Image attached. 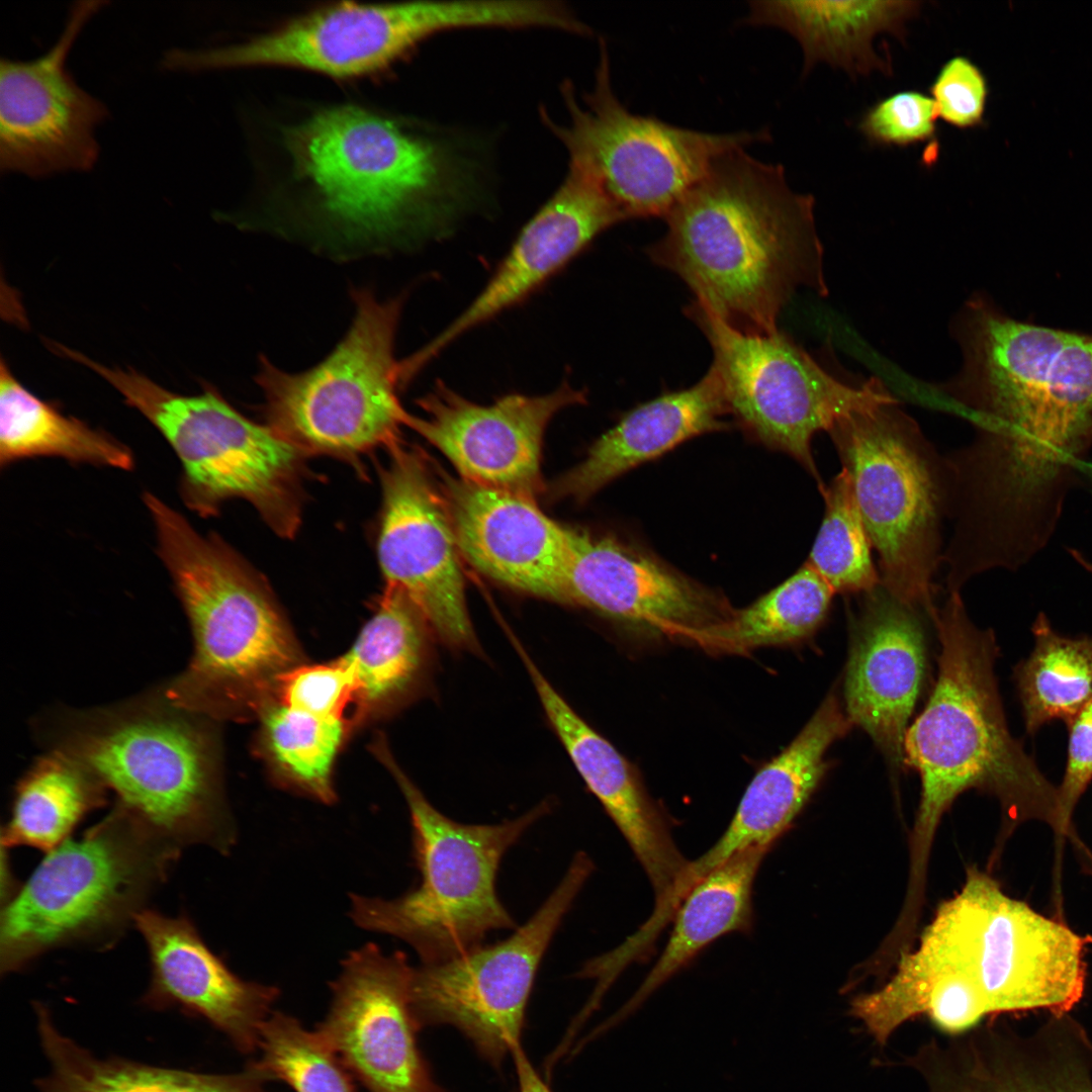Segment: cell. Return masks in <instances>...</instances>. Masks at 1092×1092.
I'll list each match as a JSON object with an SVG mask.
<instances>
[{"instance_id":"6da1fadb","label":"cell","mask_w":1092,"mask_h":1092,"mask_svg":"<svg viewBox=\"0 0 1092 1092\" xmlns=\"http://www.w3.org/2000/svg\"><path fill=\"white\" fill-rule=\"evenodd\" d=\"M952 334L962 367L934 389L974 427L944 456L953 527L985 551L1034 555L1092 445V334L1014 320L981 296Z\"/></svg>"},{"instance_id":"7a4b0ae2","label":"cell","mask_w":1092,"mask_h":1092,"mask_svg":"<svg viewBox=\"0 0 1092 1092\" xmlns=\"http://www.w3.org/2000/svg\"><path fill=\"white\" fill-rule=\"evenodd\" d=\"M814 203L790 188L782 165L734 149L664 217L647 255L728 326L774 334L798 289L828 292Z\"/></svg>"},{"instance_id":"3957f363","label":"cell","mask_w":1092,"mask_h":1092,"mask_svg":"<svg viewBox=\"0 0 1092 1092\" xmlns=\"http://www.w3.org/2000/svg\"><path fill=\"white\" fill-rule=\"evenodd\" d=\"M299 217L338 256L381 253L430 230L452 196L444 149L404 122L352 105L283 130Z\"/></svg>"},{"instance_id":"277c9868","label":"cell","mask_w":1092,"mask_h":1092,"mask_svg":"<svg viewBox=\"0 0 1092 1092\" xmlns=\"http://www.w3.org/2000/svg\"><path fill=\"white\" fill-rule=\"evenodd\" d=\"M940 642L936 685L907 729L904 756L921 778L912 875L920 877L942 813L969 789L995 796L1007 833L1038 820L1059 835L1058 788L1041 772L1006 721L995 674L991 630L977 628L960 592L931 617Z\"/></svg>"},{"instance_id":"5b68a950","label":"cell","mask_w":1092,"mask_h":1092,"mask_svg":"<svg viewBox=\"0 0 1092 1092\" xmlns=\"http://www.w3.org/2000/svg\"><path fill=\"white\" fill-rule=\"evenodd\" d=\"M158 552L189 620L194 648L162 692L208 720L258 719L278 701L282 676L303 663L298 643L265 581L214 535L199 534L146 492Z\"/></svg>"},{"instance_id":"8992f818","label":"cell","mask_w":1092,"mask_h":1092,"mask_svg":"<svg viewBox=\"0 0 1092 1092\" xmlns=\"http://www.w3.org/2000/svg\"><path fill=\"white\" fill-rule=\"evenodd\" d=\"M208 719L176 707L162 689L121 704L62 710L39 735L92 769L120 803L180 848L220 853L237 840Z\"/></svg>"},{"instance_id":"52a82bcc","label":"cell","mask_w":1092,"mask_h":1092,"mask_svg":"<svg viewBox=\"0 0 1092 1092\" xmlns=\"http://www.w3.org/2000/svg\"><path fill=\"white\" fill-rule=\"evenodd\" d=\"M182 848L118 802L79 839L48 852L0 919V971L56 948L108 946L167 879Z\"/></svg>"},{"instance_id":"ba28073f","label":"cell","mask_w":1092,"mask_h":1092,"mask_svg":"<svg viewBox=\"0 0 1092 1092\" xmlns=\"http://www.w3.org/2000/svg\"><path fill=\"white\" fill-rule=\"evenodd\" d=\"M372 751L395 780L412 823L420 880L394 899L352 894L350 916L363 929L402 939L422 964L441 963L482 945L494 930L516 926L496 893L507 850L551 809L543 801L497 824H464L437 810L401 769L384 738Z\"/></svg>"},{"instance_id":"9c48e42d","label":"cell","mask_w":1092,"mask_h":1092,"mask_svg":"<svg viewBox=\"0 0 1092 1092\" xmlns=\"http://www.w3.org/2000/svg\"><path fill=\"white\" fill-rule=\"evenodd\" d=\"M348 332L315 366L287 372L260 359L255 380L269 427L301 453L356 456L399 443L408 413L398 390L405 383L395 339L404 299L380 300L367 288L352 291Z\"/></svg>"},{"instance_id":"30bf717a","label":"cell","mask_w":1092,"mask_h":1092,"mask_svg":"<svg viewBox=\"0 0 1092 1092\" xmlns=\"http://www.w3.org/2000/svg\"><path fill=\"white\" fill-rule=\"evenodd\" d=\"M828 434L878 553L881 586L931 618L946 517L943 457L898 403L850 415Z\"/></svg>"},{"instance_id":"8fae6325","label":"cell","mask_w":1092,"mask_h":1092,"mask_svg":"<svg viewBox=\"0 0 1092 1092\" xmlns=\"http://www.w3.org/2000/svg\"><path fill=\"white\" fill-rule=\"evenodd\" d=\"M76 361L106 380L168 441L181 462L182 494L192 510L210 515L222 502L243 498L275 533L296 532L303 453L245 418L211 386L180 394L131 368L104 366L84 354Z\"/></svg>"},{"instance_id":"7c38bea8","label":"cell","mask_w":1092,"mask_h":1092,"mask_svg":"<svg viewBox=\"0 0 1092 1092\" xmlns=\"http://www.w3.org/2000/svg\"><path fill=\"white\" fill-rule=\"evenodd\" d=\"M706 336L728 415L751 440L788 454L825 486L812 454V439L855 413L898 403L875 377L854 386L823 369L780 331L746 334L694 300L685 308Z\"/></svg>"},{"instance_id":"4fadbf2b","label":"cell","mask_w":1092,"mask_h":1092,"mask_svg":"<svg viewBox=\"0 0 1092 1092\" xmlns=\"http://www.w3.org/2000/svg\"><path fill=\"white\" fill-rule=\"evenodd\" d=\"M600 57L595 87L582 106L572 87L565 83L562 88L566 124L541 113L569 163L585 170L627 219L664 218L718 157L770 138L766 129L712 133L635 114L612 89L604 43Z\"/></svg>"},{"instance_id":"5bb4252c","label":"cell","mask_w":1092,"mask_h":1092,"mask_svg":"<svg viewBox=\"0 0 1092 1092\" xmlns=\"http://www.w3.org/2000/svg\"><path fill=\"white\" fill-rule=\"evenodd\" d=\"M507 16L499 1L341 2L241 42L186 50L181 66L188 72L284 67L356 79L388 70L436 33L502 27Z\"/></svg>"},{"instance_id":"9a60e30c","label":"cell","mask_w":1092,"mask_h":1092,"mask_svg":"<svg viewBox=\"0 0 1092 1092\" xmlns=\"http://www.w3.org/2000/svg\"><path fill=\"white\" fill-rule=\"evenodd\" d=\"M580 851L554 891L507 939L412 971L410 998L419 1024H450L492 1065L520 1046L528 1000L544 953L590 876Z\"/></svg>"},{"instance_id":"2e32d148","label":"cell","mask_w":1092,"mask_h":1092,"mask_svg":"<svg viewBox=\"0 0 1092 1092\" xmlns=\"http://www.w3.org/2000/svg\"><path fill=\"white\" fill-rule=\"evenodd\" d=\"M389 449L390 460L381 469L377 541L386 584L413 601L443 644L478 654L461 553L439 483L420 452L399 443Z\"/></svg>"},{"instance_id":"e0dca14e","label":"cell","mask_w":1092,"mask_h":1092,"mask_svg":"<svg viewBox=\"0 0 1092 1092\" xmlns=\"http://www.w3.org/2000/svg\"><path fill=\"white\" fill-rule=\"evenodd\" d=\"M961 892L982 961L989 1016L1033 1010L1063 1016L1079 1002L1091 936L1007 896L981 872L970 871Z\"/></svg>"},{"instance_id":"ac0fdd59","label":"cell","mask_w":1092,"mask_h":1092,"mask_svg":"<svg viewBox=\"0 0 1092 1092\" xmlns=\"http://www.w3.org/2000/svg\"><path fill=\"white\" fill-rule=\"evenodd\" d=\"M105 4L78 2L63 32L42 56L0 63V169L38 178L87 171L98 157L95 129L106 106L83 90L66 68L87 21Z\"/></svg>"},{"instance_id":"d6986e66","label":"cell","mask_w":1092,"mask_h":1092,"mask_svg":"<svg viewBox=\"0 0 1092 1092\" xmlns=\"http://www.w3.org/2000/svg\"><path fill=\"white\" fill-rule=\"evenodd\" d=\"M560 603L584 608L630 632L687 643L736 612L720 590L641 544L575 530Z\"/></svg>"},{"instance_id":"ffe728a7","label":"cell","mask_w":1092,"mask_h":1092,"mask_svg":"<svg viewBox=\"0 0 1092 1092\" xmlns=\"http://www.w3.org/2000/svg\"><path fill=\"white\" fill-rule=\"evenodd\" d=\"M413 967L400 951L367 943L343 961L317 1033L369 1092H443L417 1044Z\"/></svg>"},{"instance_id":"44dd1931","label":"cell","mask_w":1092,"mask_h":1092,"mask_svg":"<svg viewBox=\"0 0 1092 1092\" xmlns=\"http://www.w3.org/2000/svg\"><path fill=\"white\" fill-rule=\"evenodd\" d=\"M585 397L563 382L545 394L511 393L480 404L438 381L418 401L423 415L408 414L405 426L443 453L460 477L535 498L543 485L546 428L559 412L584 403Z\"/></svg>"},{"instance_id":"7402d4cb","label":"cell","mask_w":1092,"mask_h":1092,"mask_svg":"<svg viewBox=\"0 0 1092 1092\" xmlns=\"http://www.w3.org/2000/svg\"><path fill=\"white\" fill-rule=\"evenodd\" d=\"M439 477L461 556L507 587L560 603L574 531L533 497L443 471Z\"/></svg>"},{"instance_id":"603a6c76","label":"cell","mask_w":1092,"mask_h":1092,"mask_svg":"<svg viewBox=\"0 0 1092 1092\" xmlns=\"http://www.w3.org/2000/svg\"><path fill=\"white\" fill-rule=\"evenodd\" d=\"M625 219L595 179L569 163L563 182L521 230L483 289L412 356L414 365L421 370L467 331L523 301L600 234Z\"/></svg>"},{"instance_id":"cb8c5ba5","label":"cell","mask_w":1092,"mask_h":1092,"mask_svg":"<svg viewBox=\"0 0 1092 1092\" xmlns=\"http://www.w3.org/2000/svg\"><path fill=\"white\" fill-rule=\"evenodd\" d=\"M551 727L576 770L618 827L644 869L659 902L689 860L636 768L568 704L517 637L511 639Z\"/></svg>"},{"instance_id":"d4e9b609","label":"cell","mask_w":1092,"mask_h":1092,"mask_svg":"<svg viewBox=\"0 0 1092 1092\" xmlns=\"http://www.w3.org/2000/svg\"><path fill=\"white\" fill-rule=\"evenodd\" d=\"M862 596L844 681L845 714L899 764L924 673L923 630L916 610L882 586Z\"/></svg>"},{"instance_id":"484cf974","label":"cell","mask_w":1092,"mask_h":1092,"mask_svg":"<svg viewBox=\"0 0 1092 1092\" xmlns=\"http://www.w3.org/2000/svg\"><path fill=\"white\" fill-rule=\"evenodd\" d=\"M134 925L150 958L151 982L144 997L153 1008L178 1006L201 1016L243 1053L258 1048L262 1023L278 997L273 986L235 975L182 914L169 917L144 909Z\"/></svg>"},{"instance_id":"4316f807","label":"cell","mask_w":1092,"mask_h":1092,"mask_svg":"<svg viewBox=\"0 0 1092 1092\" xmlns=\"http://www.w3.org/2000/svg\"><path fill=\"white\" fill-rule=\"evenodd\" d=\"M850 726L831 691L795 739L756 772L717 842L688 862L682 873L685 883L696 884L743 849L771 846L791 826L825 775L829 746Z\"/></svg>"},{"instance_id":"83f0119b","label":"cell","mask_w":1092,"mask_h":1092,"mask_svg":"<svg viewBox=\"0 0 1092 1092\" xmlns=\"http://www.w3.org/2000/svg\"><path fill=\"white\" fill-rule=\"evenodd\" d=\"M719 377L710 366L694 385L658 395L627 412L552 485L555 498L584 502L622 474L703 434L731 428Z\"/></svg>"},{"instance_id":"f1b7e54d","label":"cell","mask_w":1092,"mask_h":1092,"mask_svg":"<svg viewBox=\"0 0 1092 1092\" xmlns=\"http://www.w3.org/2000/svg\"><path fill=\"white\" fill-rule=\"evenodd\" d=\"M1084 1051L1018 1044L985 1032L947 1045L925 1043L907 1065L924 1078L928 1092H1092Z\"/></svg>"},{"instance_id":"f546056e","label":"cell","mask_w":1092,"mask_h":1092,"mask_svg":"<svg viewBox=\"0 0 1092 1092\" xmlns=\"http://www.w3.org/2000/svg\"><path fill=\"white\" fill-rule=\"evenodd\" d=\"M921 9V1H751L743 22L793 35L803 52L804 74L825 63L855 78L892 74L874 41L883 33L904 40L907 23Z\"/></svg>"},{"instance_id":"4dcf8cb0","label":"cell","mask_w":1092,"mask_h":1092,"mask_svg":"<svg viewBox=\"0 0 1092 1092\" xmlns=\"http://www.w3.org/2000/svg\"><path fill=\"white\" fill-rule=\"evenodd\" d=\"M429 623L398 587L386 584L346 657L356 681L351 728L387 716L422 688L431 663Z\"/></svg>"},{"instance_id":"1f68e13d","label":"cell","mask_w":1092,"mask_h":1092,"mask_svg":"<svg viewBox=\"0 0 1092 1092\" xmlns=\"http://www.w3.org/2000/svg\"><path fill=\"white\" fill-rule=\"evenodd\" d=\"M771 846L737 852L707 874L687 893L673 916L666 945L649 974L609 1024L631 1014L707 945L730 932L752 927V889L757 871Z\"/></svg>"},{"instance_id":"d6a6232c","label":"cell","mask_w":1092,"mask_h":1092,"mask_svg":"<svg viewBox=\"0 0 1092 1092\" xmlns=\"http://www.w3.org/2000/svg\"><path fill=\"white\" fill-rule=\"evenodd\" d=\"M49 1075L41 1092H262L269 1075L257 1063L232 1075L202 1074L149 1066L123 1059H99L63 1035L51 1013L34 1005Z\"/></svg>"},{"instance_id":"836d02e7","label":"cell","mask_w":1092,"mask_h":1092,"mask_svg":"<svg viewBox=\"0 0 1092 1092\" xmlns=\"http://www.w3.org/2000/svg\"><path fill=\"white\" fill-rule=\"evenodd\" d=\"M109 790L74 756L49 749L15 787L11 814L2 827V845H26L50 852L64 843L92 811L103 807Z\"/></svg>"},{"instance_id":"e575fe53","label":"cell","mask_w":1092,"mask_h":1092,"mask_svg":"<svg viewBox=\"0 0 1092 1092\" xmlns=\"http://www.w3.org/2000/svg\"><path fill=\"white\" fill-rule=\"evenodd\" d=\"M56 456L77 463L129 470L127 447L102 431L61 413L30 392L1 360L0 463Z\"/></svg>"},{"instance_id":"d590c367","label":"cell","mask_w":1092,"mask_h":1092,"mask_svg":"<svg viewBox=\"0 0 1092 1092\" xmlns=\"http://www.w3.org/2000/svg\"><path fill=\"white\" fill-rule=\"evenodd\" d=\"M832 587L805 562L751 605L736 609L723 624L696 634L690 644L715 654H744L793 644L811 636L828 615Z\"/></svg>"},{"instance_id":"8d00e7d4","label":"cell","mask_w":1092,"mask_h":1092,"mask_svg":"<svg viewBox=\"0 0 1092 1092\" xmlns=\"http://www.w3.org/2000/svg\"><path fill=\"white\" fill-rule=\"evenodd\" d=\"M1031 631L1033 650L1013 672L1029 735L1053 721L1067 725L1092 700V635L1064 636L1044 614Z\"/></svg>"},{"instance_id":"74e56055","label":"cell","mask_w":1092,"mask_h":1092,"mask_svg":"<svg viewBox=\"0 0 1092 1092\" xmlns=\"http://www.w3.org/2000/svg\"><path fill=\"white\" fill-rule=\"evenodd\" d=\"M258 752L282 787L315 801L336 800L333 772L350 721L316 717L279 702L259 716Z\"/></svg>"},{"instance_id":"f35d334b","label":"cell","mask_w":1092,"mask_h":1092,"mask_svg":"<svg viewBox=\"0 0 1092 1092\" xmlns=\"http://www.w3.org/2000/svg\"><path fill=\"white\" fill-rule=\"evenodd\" d=\"M820 492L824 516L806 562L835 594L874 592L881 586L880 574L846 469L842 468Z\"/></svg>"},{"instance_id":"ab89813d","label":"cell","mask_w":1092,"mask_h":1092,"mask_svg":"<svg viewBox=\"0 0 1092 1092\" xmlns=\"http://www.w3.org/2000/svg\"><path fill=\"white\" fill-rule=\"evenodd\" d=\"M258 1065L271 1079H281L296 1092H355L347 1068L316 1032L281 1012L262 1023Z\"/></svg>"},{"instance_id":"60d3db41","label":"cell","mask_w":1092,"mask_h":1092,"mask_svg":"<svg viewBox=\"0 0 1092 1092\" xmlns=\"http://www.w3.org/2000/svg\"><path fill=\"white\" fill-rule=\"evenodd\" d=\"M937 118L930 95L905 89L867 108L857 129L873 146L907 148L927 143L936 148Z\"/></svg>"},{"instance_id":"b9f144b4","label":"cell","mask_w":1092,"mask_h":1092,"mask_svg":"<svg viewBox=\"0 0 1092 1092\" xmlns=\"http://www.w3.org/2000/svg\"><path fill=\"white\" fill-rule=\"evenodd\" d=\"M356 681L346 655L322 664L301 663L281 680L278 702L297 711L322 718L342 719L354 703Z\"/></svg>"},{"instance_id":"7bdbcfd3","label":"cell","mask_w":1092,"mask_h":1092,"mask_svg":"<svg viewBox=\"0 0 1092 1092\" xmlns=\"http://www.w3.org/2000/svg\"><path fill=\"white\" fill-rule=\"evenodd\" d=\"M938 117L961 130L984 122L989 85L978 65L966 56H953L938 69L929 85Z\"/></svg>"},{"instance_id":"ee69618b","label":"cell","mask_w":1092,"mask_h":1092,"mask_svg":"<svg viewBox=\"0 0 1092 1092\" xmlns=\"http://www.w3.org/2000/svg\"><path fill=\"white\" fill-rule=\"evenodd\" d=\"M1067 764L1058 788L1059 835L1071 837L1073 812L1092 781V700L1067 724Z\"/></svg>"},{"instance_id":"f6af8a7d","label":"cell","mask_w":1092,"mask_h":1092,"mask_svg":"<svg viewBox=\"0 0 1092 1092\" xmlns=\"http://www.w3.org/2000/svg\"><path fill=\"white\" fill-rule=\"evenodd\" d=\"M512 1056L517 1072L519 1092H552L533 1068L521 1045L512 1052Z\"/></svg>"},{"instance_id":"bcb514c9","label":"cell","mask_w":1092,"mask_h":1092,"mask_svg":"<svg viewBox=\"0 0 1092 1092\" xmlns=\"http://www.w3.org/2000/svg\"><path fill=\"white\" fill-rule=\"evenodd\" d=\"M8 847L2 845L1 851V906L3 907L9 903L13 897L17 894L20 887L16 885V882L11 871L10 858L8 855Z\"/></svg>"},{"instance_id":"7dc6e473","label":"cell","mask_w":1092,"mask_h":1092,"mask_svg":"<svg viewBox=\"0 0 1092 1092\" xmlns=\"http://www.w3.org/2000/svg\"><path fill=\"white\" fill-rule=\"evenodd\" d=\"M1081 565H1082L1083 567H1085V568H1086V569H1087V570H1088V571H1089L1090 573H1092V562H1090V561H1088L1087 559H1085V560H1083V561H1082V564H1081Z\"/></svg>"},{"instance_id":"c3c4849f","label":"cell","mask_w":1092,"mask_h":1092,"mask_svg":"<svg viewBox=\"0 0 1092 1092\" xmlns=\"http://www.w3.org/2000/svg\"><path fill=\"white\" fill-rule=\"evenodd\" d=\"M1088 481H1089V482H1090V484L1092 485V467L1090 468V470H1089V472H1088Z\"/></svg>"}]
</instances>
